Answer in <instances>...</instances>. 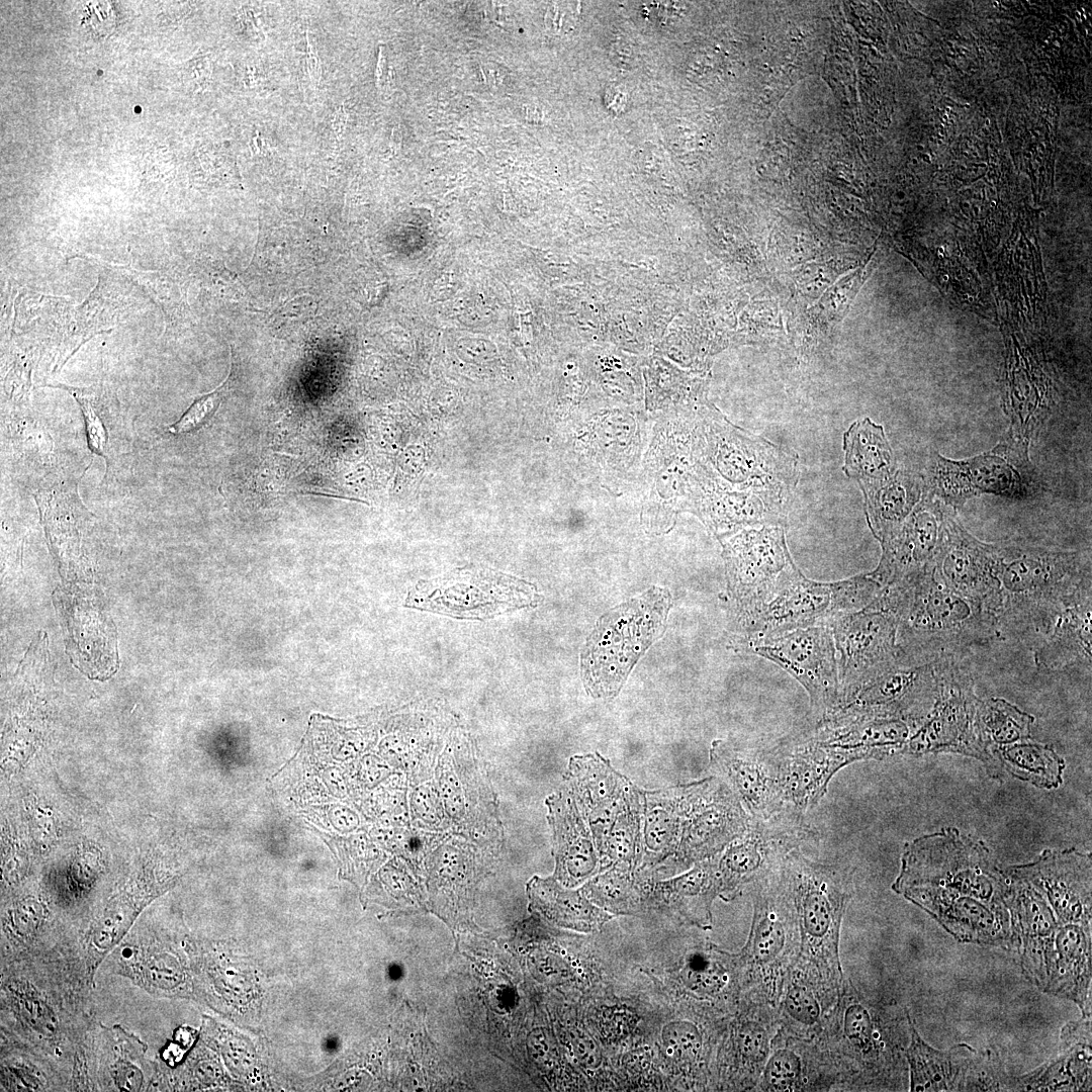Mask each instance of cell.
<instances>
[{
  "instance_id": "f546056e",
  "label": "cell",
  "mask_w": 1092,
  "mask_h": 1092,
  "mask_svg": "<svg viewBox=\"0 0 1092 1092\" xmlns=\"http://www.w3.org/2000/svg\"><path fill=\"white\" fill-rule=\"evenodd\" d=\"M717 855L695 863L688 873L658 883L655 901L688 922L708 929L712 925V903L719 896Z\"/></svg>"
},
{
  "instance_id": "8d00e7d4",
  "label": "cell",
  "mask_w": 1092,
  "mask_h": 1092,
  "mask_svg": "<svg viewBox=\"0 0 1092 1092\" xmlns=\"http://www.w3.org/2000/svg\"><path fill=\"white\" fill-rule=\"evenodd\" d=\"M48 387L60 388L70 393L78 402L84 418L88 447L103 457L109 467L111 436L113 433L114 395L101 385L76 387L63 383H48Z\"/></svg>"
},
{
  "instance_id": "60d3db41",
  "label": "cell",
  "mask_w": 1092,
  "mask_h": 1092,
  "mask_svg": "<svg viewBox=\"0 0 1092 1092\" xmlns=\"http://www.w3.org/2000/svg\"><path fill=\"white\" fill-rule=\"evenodd\" d=\"M1001 755L1008 770L1021 780L1044 788L1061 782L1063 760L1048 745L1020 743L1003 749Z\"/></svg>"
},
{
  "instance_id": "ee69618b",
  "label": "cell",
  "mask_w": 1092,
  "mask_h": 1092,
  "mask_svg": "<svg viewBox=\"0 0 1092 1092\" xmlns=\"http://www.w3.org/2000/svg\"><path fill=\"white\" fill-rule=\"evenodd\" d=\"M819 995L817 989L804 978L799 975L791 977L790 983L785 984L780 994L783 1013L787 1020L803 1031L819 1027L822 1015L821 1004L824 1005Z\"/></svg>"
},
{
  "instance_id": "603a6c76",
  "label": "cell",
  "mask_w": 1092,
  "mask_h": 1092,
  "mask_svg": "<svg viewBox=\"0 0 1092 1092\" xmlns=\"http://www.w3.org/2000/svg\"><path fill=\"white\" fill-rule=\"evenodd\" d=\"M947 508L925 489L905 521L880 541L882 555L873 573L885 587L932 564Z\"/></svg>"
},
{
  "instance_id": "f1b7e54d",
  "label": "cell",
  "mask_w": 1092,
  "mask_h": 1092,
  "mask_svg": "<svg viewBox=\"0 0 1092 1092\" xmlns=\"http://www.w3.org/2000/svg\"><path fill=\"white\" fill-rule=\"evenodd\" d=\"M835 1010V1043L845 1056L868 1070H883L893 1061L891 1041L885 1039L876 1011L853 994L843 995Z\"/></svg>"
},
{
  "instance_id": "d4e9b609",
  "label": "cell",
  "mask_w": 1092,
  "mask_h": 1092,
  "mask_svg": "<svg viewBox=\"0 0 1092 1092\" xmlns=\"http://www.w3.org/2000/svg\"><path fill=\"white\" fill-rule=\"evenodd\" d=\"M573 799L592 833L607 827L629 803L635 788L600 755L574 756L568 767Z\"/></svg>"
},
{
  "instance_id": "f907efd6",
  "label": "cell",
  "mask_w": 1092,
  "mask_h": 1092,
  "mask_svg": "<svg viewBox=\"0 0 1092 1092\" xmlns=\"http://www.w3.org/2000/svg\"><path fill=\"white\" fill-rule=\"evenodd\" d=\"M84 7V25L96 36H106L115 27V13L109 2H88Z\"/></svg>"
},
{
  "instance_id": "9c48e42d",
  "label": "cell",
  "mask_w": 1092,
  "mask_h": 1092,
  "mask_svg": "<svg viewBox=\"0 0 1092 1092\" xmlns=\"http://www.w3.org/2000/svg\"><path fill=\"white\" fill-rule=\"evenodd\" d=\"M574 453L581 476L610 492L636 481L651 429L638 408H601L578 424Z\"/></svg>"
},
{
  "instance_id": "f5cc1de1",
  "label": "cell",
  "mask_w": 1092,
  "mask_h": 1092,
  "mask_svg": "<svg viewBox=\"0 0 1092 1092\" xmlns=\"http://www.w3.org/2000/svg\"><path fill=\"white\" fill-rule=\"evenodd\" d=\"M306 53H305V66L310 78V81L314 87L318 86L322 77L321 60L317 55V51L313 43L309 39L308 32H306Z\"/></svg>"
},
{
  "instance_id": "44dd1931",
  "label": "cell",
  "mask_w": 1092,
  "mask_h": 1092,
  "mask_svg": "<svg viewBox=\"0 0 1092 1092\" xmlns=\"http://www.w3.org/2000/svg\"><path fill=\"white\" fill-rule=\"evenodd\" d=\"M771 749L784 804L803 813L819 803L833 776L852 763L846 753L820 742L808 729L789 734Z\"/></svg>"
},
{
  "instance_id": "e575fe53",
  "label": "cell",
  "mask_w": 1092,
  "mask_h": 1092,
  "mask_svg": "<svg viewBox=\"0 0 1092 1092\" xmlns=\"http://www.w3.org/2000/svg\"><path fill=\"white\" fill-rule=\"evenodd\" d=\"M107 273L100 274L98 284L86 300L75 309L80 335L88 341L97 334L109 332L135 309L138 301Z\"/></svg>"
},
{
  "instance_id": "db71d44e",
  "label": "cell",
  "mask_w": 1092,
  "mask_h": 1092,
  "mask_svg": "<svg viewBox=\"0 0 1092 1092\" xmlns=\"http://www.w3.org/2000/svg\"><path fill=\"white\" fill-rule=\"evenodd\" d=\"M386 68H387L386 59H385V56L383 54L382 47H380L379 56H378V62H377V66H376V73H375V75H376V83H377L378 86H381V84L383 82H385V80L387 79V77H386L387 69Z\"/></svg>"
},
{
  "instance_id": "11a10c76",
  "label": "cell",
  "mask_w": 1092,
  "mask_h": 1092,
  "mask_svg": "<svg viewBox=\"0 0 1092 1092\" xmlns=\"http://www.w3.org/2000/svg\"><path fill=\"white\" fill-rule=\"evenodd\" d=\"M345 124H346V113H345V110H344L343 106H341L335 112V114L333 116V120H332V127H333L334 131L336 132V134L338 136H340L342 134V132L344 130V127H345Z\"/></svg>"
},
{
  "instance_id": "9f6ffc18",
  "label": "cell",
  "mask_w": 1092,
  "mask_h": 1092,
  "mask_svg": "<svg viewBox=\"0 0 1092 1092\" xmlns=\"http://www.w3.org/2000/svg\"><path fill=\"white\" fill-rule=\"evenodd\" d=\"M251 149H252L251 151H252V152H253L254 154H258V153H261V152H263V149H264V142H263V141L261 140V138H260V134H259V133H257V134H256V135H255V136H254V138L252 139V142H251Z\"/></svg>"
},
{
  "instance_id": "ac0fdd59",
  "label": "cell",
  "mask_w": 1092,
  "mask_h": 1092,
  "mask_svg": "<svg viewBox=\"0 0 1092 1092\" xmlns=\"http://www.w3.org/2000/svg\"><path fill=\"white\" fill-rule=\"evenodd\" d=\"M932 567L945 586L983 606L997 622L1000 584L996 545L973 536L949 508L944 513Z\"/></svg>"
},
{
  "instance_id": "277c9868",
  "label": "cell",
  "mask_w": 1092,
  "mask_h": 1092,
  "mask_svg": "<svg viewBox=\"0 0 1092 1092\" xmlns=\"http://www.w3.org/2000/svg\"><path fill=\"white\" fill-rule=\"evenodd\" d=\"M792 902L800 936V952L795 967L799 975L819 992L826 989L840 995L842 970L838 956L839 932L850 899L843 871L791 852L778 869Z\"/></svg>"
},
{
  "instance_id": "52a82bcc",
  "label": "cell",
  "mask_w": 1092,
  "mask_h": 1092,
  "mask_svg": "<svg viewBox=\"0 0 1092 1092\" xmlns=\"http://www.w3.org/2000/svg\"><path fill=\"white\" fill-rule=\"evenodd\" d=\"M671 596L652 587L605 614L581 652V676L595 698L617 695L639 657L663 632Z\"/></svg>"
},
{
  "instance_id": "5bb4252c",
  "label": "cell",
  "mask_w": 1092,
  "mask_h": 1092,
  "mask_svg": "<svg viewBox=\"0 0 1092 1092\" xmlns=\"http://www.w3.org/2000/svg\"><path fill=\"white\" fill-rule=\"evenodd\" d=\"M800 952V936L792 902L778 869L756 883L753 918L749 937L738 963L746 975L780 994L795 969Z\"/></svg>"
},
{
  "instance_id": "f6af8a7d",
  "label": "cell",
  "mask_w": 1092,
  "mask_h": 1092,
  "mask_svg": "<svg viewBox=\"0 0 1092 1092\" xmlns=\"http://www.w3.org/2000/svg\"><path fill=\"white\" fill-rule=\"evenodd\" d=\"M805 1064L793 1048L777 1049L762 1070V1088L766 1091H797L804 1086Z\"/></svg>"
},
{
  "instance_id": "83f0119b",
  "label": "cell",
  "mask_w": 1092,
  "mask_h": 1092,
  "mask_svg": "<svg viewBox=\"0 0 1092 1092\" xmlns=\"http://www.w3.org/2000/svg\"><path fill=\"white\" fill-rule=\"evenodd\" d=\"M1092 599L1084 596L1064 608L1044 637L1032 648L1036 666L1059 671L1075 664L1091 667Z\"/></svg>"
},
{
  "instance_id": "ba28073f",
  "label": "cell",
  "mask_w": 1092,
  "mask_h": 1092,
  "mask_svg": "<svg viewBox=\"0 0 1092 1092\" xmlns=\"http://www.w3.org/2000/svg\"><path fill=\"white\" fill-rule=\"evenodd\" d=\"M699 411L671 412L654 418L636 479L645 491L643 518L652 526L672 525L678 513L692 512Z\"/></svg>"
},
{
  "instance_id": "816d5d0a",
  "label": "cell",
  "mask_w": 1092,
  "mask_h": 1092,
  "mask_svg": "<svg viewBox=\"0 0 1092 1092\" xmlns=\"http://www.w3.org/2000/svg\"><path fill=\"white\" fill-rule=\"evenodd\" d=\"M211 71L212 66L208 56H196L185 66V76L196 88H203L207 85Z\"/></svg>"
},
{
  "instance_id": "ab89813d",
  "label": "cell",
  "mask_w": 1092,
  "mask_h": 1092,
  "mask_svg": "<svg viewBox=\"0 0 1092 1092\" xmlns=\"http://www.w3.org/2000/svg\"><path fill=\"white\" fill-rule=\"evenodd\" d=\"M977 726L985 746L1010 744L1029 736L1033 717L1003 699L978 701Z\"/></svg>"
},
{
  "instance_id": "7bdbcfd3",
  "label": "cell",
  "mask_w": 1092,
  "mask_h": 1092,
  "mask_svg": "<svg viewBox=\"0 0 1092 1092\" xmlns=\"http://www.w3.org/2000/svg\"><path fill=\"white\" fill-rule=\"evenodd\" d=\"M708 949L693 953L681 971L687 988L697 994L712 996L722 991L729 980L728 954Z\"/></svg>"
},
{
  "instance_id": "bcb514c9",
  "label": "cell",
  "mask_w": 1092,
  "mask_h": 1092,
  "mask_svg": "<svg viewBox=\"0 0 1092 1092\" xmlns=\"http://www.w3.org/2000/svg\"><path fill=\"white\" fill-rule=\"evenodd\" d=\"M661 1042L668 1057L677 1062L692 1063L701 1054L703 1036L693 1022L676 1020L662 1028Z\"/></svg>"
},
{
  "instance_id": "4dcf8cb0",
  "label": "cell",
  "mask_w": 1092,
  "mask_h": 1092,
  "mask_svg": "<svg viewBox=\"0 0 1092 1092\" xmlns=\"http://www.w3.org/2000/svg\"><path fill=\"white\" fill-rule=\"evenodd\" d=\"M859 486L864 495L867 521L879 541L905 521L925 492L921 477L904 470Z\"/></svg>"
},
{
  "instance_id": "7402d4cb",
  "label": "cell",
  "mask_w": 1092,
  "mask_h": 1092,
  "mask_svg": "<svg viewBox=\"0 0 1092 1092\" xmlns=\"http://www.w3.org/2000/svg\"><path fill=\"white\" fill-rule=\"evenodd\" d=\"M710 761L748 817L765 818L785 807L779 763L771 748H740L716 740Z\"/></svg>"
},
{
  "instance_id": "8992f818",
  "label": "cell",
  "mask_w": 1092,
  "mask_h": 1092,
  "mask_svg": "<svg viewBox=\"0 0 1092 1092\" xmlns=\"http://www.w3.org/2000/svg\"><path fill=\"white\" fill-rule=\"evenodd\" d=\"M883 588L872 571L819 582L807 578L796 566L770 602L738 620L741 643L750 650L797 629L830 625L836 618L869 606Z\"/></svg>"
},
{
  "instance_id": "b9f144b4",
  "label": "cell",
  "mask_w": 1092,
  "mask_h": 1092,
  "mask_svg": "<svg viewBox=\"0 0 1092 1092\" xmlns=\"http://www.w3.org/2000/svg\"><path fill=\"white\" fill-rule=\"evenodd\" d=\"M581 892L592 903L614 913L631 912L639 903L630 871L616 866L590 880Z\"/></svg>"
},
{
  "instance_id": "9a60e30c",
  "label": "cell",
  "mask_w": 1092,
  "mask_h": 1092,
  "mask_svg": "<svg viewBox=\"0 0 1092 1092\" xmlns=\"http://www.w3.org/2000/svg\"><path fill=\"white\" fill-rule=\"evenodd\" d=\"M829 626L836 650L838 709L864 686L900 665L896 642L898 621L878 597L862 610L840 616Z\"/></svg>"
},
{
  "instance_id": "e0dca14e",
  "label": "cell",
  "mask_w": 1092,
  "mask_h": 1092,
  "mask_svg": "<svg viewBox=\"0 0 1092 1092\" xmlns=\"http://www.w3.org/2000/svg\"><path fill=\"white\" fill-rule=\"evenodd\" d=\"M749 651L775 662L802 685L809 696L813 720L837 709L838 669L829 625L797 629Z\"/></svg>"
},
{
  "instance_id": "836d02e7",
  "label": "cell",
  "mask_w": 1092,
  "mask_h": 1092,
  "mask_svg": "<svg viewBox=\"0 0 1092 1092\" xmlns=\"http://www.w3.org/2000/svg\"><path fill=\"white\" fill-rule=\"evenodd\" d=\"M528 894L535 909L556 923L578 931L598 930L612 917L594 905L581 891L564 890L553 879L533 878L528 884Z\"/></svg>"
},
{
  "instance_id": "1f68e13d",
  "label": "cell",
  "mask_w": 1092,
  "mask_h": 1092,
  "mask_svg": "<svg viewBox=\"0 0 1092 1092\" xmlns=\"http://www.w3.org/2000/svg\"><path fill=\"white\" fill-rule=\"evenodd\" d=\"M690 785L648 793L644 797V829L640 835L639 858L662 859L675 853L688 809Z\"/></svg>"
},
{
  "instance_id": "2e32d148",
  "label": "cell",
  "mask_w": 1092,
  "mask_h": 1092,
  "mask_svg": "<svg viewBox=\"0 0 1092 1092\" xmlns=\"http://www.w3.org/2000/svg\"><path fill=\"white\" fill-rule=\"evenodd\" d=\"M974 680L959 657L938 659V693L920 726L907 740L902 754L934 750L982 754L985 745L977 726Z\"/></svg>"
},
{
  "instance_id": "3957f363",
  "label": "cell",
  "mask_w": 1092,
  "mask_h": 1092,
  "mask_svg": "<svg viewBox=\"0 0 1092 1092\" xmlns=\"http://www.w3.org/2000/svg\"><path fill=\"white\" fill-rule=\"evenodd\" d=\"M1001 639L1033 648L1060 612L1091 595L1090 561L1080 551L1029 545H996Z\"/></svg>"
},
{
  "instance_id": "d6a6232c",
  "label": "cell",
  "mask_w": 1092,
  "mask_h": 1092,
  "mask_svg": "<svg viewBox=\"0 0 1092 1092\" xmlns=\"http://www.w3.org/2000/svg\"><path fill=\"white\" fill-rule=\"evenodd\" d=\"M843 450V471L859 484L886 479L896 471L883 427L869 418L854 422L844 433Z\"/></svg>"
},
{
  "instance_id": "c3c4849f",
  "label": "cell",
  "mask_w": 1092,
  "mask_h": 1092,
  "mask_svg": "<svg viewBox=\"0 0 1092 1092\" xmlns=\"http://www.w3.org/2000/svg\"><path fill=\"white\" fill-rule=\"evenodd\" d=\"M222 386L198 397L184 414L168 430L174 435L191 433L203 425L213 416L221 399Z\"/></svg>"
},
{
  "instance_id": "d590c367",
  "label": "cell",
  "mask_w": 1092,
  "mask_h": 1092,
  "mask_svg": "<svg viewBox=\"0 0 1092 1092\" xmlns=\"http://www.w3.org/2000/svg\"><path fill=\"white\" fill-rule=\"evenodd\" d=\"M910 1044L907 1059L912 1091L952 1090L959 1086L963 1066L952 1052L940 1053L928 1046L909 1021Z\"/></svg>"
},
{
  "instance_id": "7a4b0ae2",
  "label": "cell",
  "mask_w": 1092,
  "mask_h": 1092,
  "mask_svg": "<svg viewBox=\"0 0 1092 1092\" xmlns=\"http://www.w3.org/2000/svg\"><path fill=\"white\" fill-rule=\"evenodd\" d=\"M880 596L897 616L900 665L960 658L971 648L1001 639L994 617L945 586L932 564L887 585Z\"/></svg>"
},
{
  "instance_id": "484cf974",
  "label": "cell",
  "mask_w": 1092,
  "mask_h": 1092,
  "mask_svg": "<svg viewBox=\"0 0 1092 1092\" xmlns=\"http://www.w3.org/2000/svg\"><path fill=\"white\" fill-rule=\"evenodd\" d=\"M546 805L553 830L555 877L567 887L577 886L604 869L602 860L574 799L560 792L549 797Z\"/></svg>"
},
{
  "instance_id": "8fae6325",
  "label": "cell",
  "mask_w": 1092,
  "mask_h": 1092,
  "mask_svg": "<svg viewBox=\"0 0 1092 1092\" xmlns=\"http://www.w3.org/2000/svg\"><path fill=\"white\" fill-rule=\"evenodd\" d=\"M817 832L805 813L785 806L765 818H748L745 830L717 856L719 896L731 900L780 868L793 851L813 843Z\"/></svg>"
},
{
  "instance_id": "6f0895ef",
  "label": "cell",
  "mask_w": 1092,
  "mask_h": 1092,
  "mask_svg": "<svg viewBox=\"0 0 1092 1092\" xmlns=\"http://www.w3.org/2000/svg\"><path fill=\"white\" fill-rule=\"evenodd\" d=\"M399 133L400 132L398 131L397 128H394L392 130L389 147H390V151L393 152V153L398 150L399 145H400V134Z\"/></svg>"
},
{
  "instance_id": "4fadbf2b",
  "label": "cell",
  "mask_w": 1092,
  "mask_h": 1092,
  "mask_svg": "<svg viewBox=\"0 0 1092 1092\" xmlns=\"http://www.w3.org/2000/svg\"><path fill=\"white\" fill-rule=\"evenodd\" d=\"M720 540L728 592L739 620L770 602L796 565L784 526L748 527Z\"/></svg>"
},
{
  "instance_id": "7dc6e473",
  "label": "cell",
  "mask_w": 1092,
  "mask_h": 1092,
  "mask_svg": "<svg viewBox=\"0 0 1092 1092\" xmlns=\"http://www.w3.org/2000/svg\"><path fill=\"white\" fill-rule=\"evenodd\" d=\"M739 1052L750 1066L763 1067L770 1054V1035L760 1022L748 1021L738 1031Z\"/></svg>"
},
{
  "instance_id": "ffe728a7",
  "label": "cell",
  "mask_w": 1092,
  "mask_h": 1092,
  "mask_svg": "<svg viewBox=\"0 0 1092 1092\" xmlns=\"http://www.w3.org/2000/svg\"><path fill=\"white\" fill-rule=\"evenodd\" d=\"M938 693V660L897 665L828 716L896 717L923 722ZM826 716V717H828Z\"/></svg>"
},
{
  "instance_id": "6da1fadb",
  "label": "cell",
  "mask_w": 1092,
  "mask_h": 1092,
  "mask_svg": "<svg viewBox=\"0 0 1092 1092\" xmlns=\"http://www.w3.org/2000/svg\"><path fill=\"white\" fill-rule=\"evenodd\" d=\"M893 888L960 939L1007 942V887L978 843L953 831L908 843Z\"/></svg>"
},
{
  "instance_id": "4316f807",
  "label": "cell",
  "mask_w": 1092,
  "mask_h": 1092,
  "mask_svg": "<svg viewBox=\"0 0 1092 1092\" xmlns=\"http://www.w3.org/2000/svg\"><path fill=\"white\" fill-rule=\"evenodd\" d=\"M1021 873L1045 892L1061 919L1079 921L1090 913V859L1075 852L1046 854Z\"/></svg>"
},
{
  "instance_id": "5b68a950",
  "label": "cell",
  "mask_w": 1092,
  "mask_h": 1092,
  "mask_svg": "<svg viewBox=\"0 0 1092 1092\" xmlns=\"http://www.w3.org/2000/svg\"><path fill=\"white\" fill-rule=\"evenodd\" d=\"M695 455L719 485L751 491L787 503L798 479V461L777 445L727 420L704 404L695 430Z\"/></svg>"
},
{
  "instance_id": "681fc988",
  "label": "cell",
  "mask_w": 1092,
  "mask_h": 1092,
  "mask_svg": "<svg viewBox=\"0 0 1092 1092\" xmlns=\"http://www.w3.org/2000/svg\"><path fill=\"white\" fill-rule=\"evenodd\" d=\"M43 919L41 906L33 900H26L15 907L10 915L12 933L20 939L35 935Z\"/></svg>"
},
{
  "instance_id": "7c38bea8",
  "label": "cell",
  "mask_w": 1092,
  "mask_h": 1092,
  "mask_svg": "<svg viewBox=\"0 0 1092 1092\" xmlns=\"http://www.w3.org/2000/svg\"><path fill=\"white\" fill-rule=\"evenodd\" d=\"M535 586L485 567L458 568L445 576L419 582L404 606L457 619L486 620L531 606Z\"/></svg>"
},
{
  "instance_id": "30bf717a",
  "label": "cell",
  "mask_w": 1092,
  "mask_h": 1092,
  "mask_svg": "<svg viewBox=\"0 0 1092 1092\" xmlns=\"http://www.w3.org/2000/svg\"><path fill=\"white\" fill-rule=\"evenodd\" d=\"M925 488L956 512L984 493L1027 498L1036 493L1038 484L1028 451L1004 439L992 450L964 460L933 454Z\"/></svg>"
},
{
  "instance_id": "f35d334b",
  "label": "cell",
  "mask_w": 1092,
  "mask_h": 1092,
  "mask_svg": "<svg viewBox=\"0 0 1092 1092\" xmlns=\"http://www.w3.org/2000/svg\"><path fill=\"white\" fill-rule=\"evenodd\" d=\"M120 958L123 972L149 992H169L179 984L178 965L159 942L124 945Z\"/></svg>"
},
{
  "instance_id": "cb8c5ba5",
  "label": "cell",
  "mask_w": 1092,
  "mask_h": 1092,
  "mask_svg": "<svg viewBox=\"0 0 1092 1092\" xmlns=\"http://www.w3.org/2000/svg\"><path fill=\"white\" fill-rule=\"evenodd\" d=\"M921 722L896 717H834L813 720L809 732L820 742L846 753L852 762L902 754Z\"/></svg>"
},
{
  "instance_id": "d6986e66",
  "label": "cell",
  "mask_w": 1092,
  "mask_h": 1092,
  "mask_svg": "<svg viewBox=\"0 0 1092 1092\" xmlns=\"http://www.w3.org/2000/svg\"><path fill=\"white\" fill-rule=\"evenodd\" d=\"M748 818L722 780L709 778L691 784L676 857L689 864L719 854L745 830Z\"/></svg>"
},
{
  "instance_id": "74e56055",
  "label": "cell",
  "mask_w": 1092,
  "mask_h": 1092,
  "mask_svg": "<svg viewBox=\"0 0 1092 1092\" xmlns=\"http://www.w3.org/2000/svg\"><path fill=\"white\" fill-rule=\"evenodd\" d=\"M642 804L635 789L626 807L601 831L593 834L599 855L610 864L631 871L639 861Z\"/></svg>"
}]
</instances>
